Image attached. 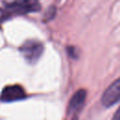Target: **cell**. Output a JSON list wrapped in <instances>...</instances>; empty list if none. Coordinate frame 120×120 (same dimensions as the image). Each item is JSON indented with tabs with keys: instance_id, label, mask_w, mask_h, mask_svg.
Wrapping results in <instances>:
<instances>
[{
	"instance_id": "obj_1",
	"label": "cell",
	"mask_w": 120,
	"mask_h": 120,
	"mask_svg": "<svg viewBox=\"0 0 120 120\" xmlns=\"http://www.w3.org/2000/svg\"><path fill=\"white\" fill-rule=\"evenodd\" d=\"M39 9L40 5L38 0H16L4 8H0V23L13 16L35 12Z\"/></svg>"
},
{
	"instance_id": "obj_2",
	"label": "cell",
	"mask_w": 120,
	"mask_h": 120,
	"mask_svg": "<svg viewBox=\"0 0 120 120\" xmlns=\"http://www.w3.org/2000/svg\"><path fill=\"white\" fill-rule=\"evenodd\" d=\"M43 44L35 39L25 41L20 48V51L23 57L31 64H34L38 60L43 52Z\"/></svg>"
},
{
	"instance_id": "obj_3",
	"label": "cell",
	"mask_w": 120,
	"mask_h": 120,
	"mask_svg": "<svg viewBox=\"0 0 120 120\" xmlns=\"http://www.w3.org/2000/svg\"><path fill=\"white\" fill-rule=\"evenodd\" d=\"M120 100V77L115 80L103 93L101 103L105 107H111Z\"/></svg>"
},
{
	"instance_id": "obj_4",
	"label": "cell",
	"mask_w": 120,
	"mask_h": 120,
	"mask_svg": "<svg viewBox=\"0 0 120 120\" xmlns=\"http://www.w3.org/2000/svg\"><path fill=\"white\" fill-rule=\"evenodd\" d=\"M25 98V92L20 85H8L6 86L0 96V99L5 102H11L21 100Z\"/></svg>"
},
{
	"instance_id": "obj_5",
	"label": "cell",
	"mask_w": 120,
	"mask_h": 120,
	"mask_svg": "<svg viewBox=\"0 0 120 120\" xmlns=\"http://www.w3.org/2000/svg\"><path fill=\"white\" fill-rule=\"evenodd\" d=\"M85 98H86V91L83 89L78 90L70 98L68 107V112H77L78 111H80L84 104Z\"/></svg>"
},
{
	"instance_id": "obj_6",
	"label": "cell",
	"mask_w": 120,
	"mask_h": 120,
	"mask_svg": "<svg viewBox=\"0 0 120 120\" xmlns=\"http://www.w3.org/2000/svg\"><path fill=\"white\" fill-rule=\"evenodd\" d=\"M112 120H120V107L115 112V113H114V115L112 117Z\"/></svg>"
},
{
	"instance_id": "obj_7",
	"label": "cell",
	"mask_w": 120,
	"mask_h": 120,
	"mask_svg": "<svg viewBox=\"0 0 120 120\" xmlns=\"http://www.w3.org/2000/svg\"><path fill=\"white\" fill-rule=\"evenodd\" d=\"M72 120H77V118H76V117H74V118H73Z\"/></svg>"
}]
</instances>
